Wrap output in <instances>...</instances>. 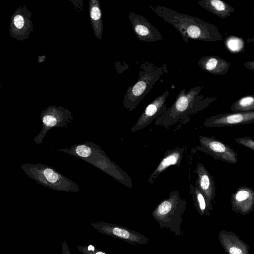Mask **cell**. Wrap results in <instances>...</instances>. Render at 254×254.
Listing matches in <instances>:
<instances>
[{
  "label": "cell",
  "instance_id": "obj_19",
  "mask_svg": "<svg viewBox=\"0 0 254 254\" xmlns=\"http://www.w3.org/2000/svg\"><path fill=\"white\" fill-rule=\"evenodd\" d=\"M254 192L252 188L241 186L233 195V199L237 204L251 203L254 198Z\"/></svg>",
  "mask_w": 254,
  "mask_h": 254
},
{
  "label": "cell",
  "instance_id": "obj_3",
  "mask_svg": "<svg viewBox=\"0 0 254 254\" xmlns=\"http://www.w3.org/2000/svg\"><path fill=\"white\" fill-rule=\"evenodd\" d=\"M167 72L166 64L157 66L153 63L143 61L140 65L137 82L128 88L124 96L123 107L129 113L135 109L153 86Z\"/></svg>",
  "mask_w": 254,
  "mask_h": 254
},
{
  "label": "cell",
  "instance_id": "obj_12",
  "mask_svg": "<svg viewBox=\"0 0 254 254\" xmlns=\"http://www.w3.org/2000/svg\"><path fill=\"white\" fill-rule=\"evenodd\" d=\"M254 122V110L245 112L223 114L207 119L205 126L221 127Z\"/></svg>",
  "mask_w": 254,
  "mask_h": 254
},
{
  "label": "cell",
  "instance_id": "obj_27",
  "mask_svg": "<svg viewBox=\"0 0 254 254\" xmlns=\"http://www.w3.org/2000/svg\"><path fill=\"white\" fill-rule=\"evenodd\" d=\"M245 66L249 69L252 70V71H254V61H250L248 62L244 63Z\"/></svg>",
  "mask_w": 254,
  "mask_h": 254
},
{
  "label": "cell",
  "instance_id": "obj_22",
  "mask_svg": "<svg viewBox=\"0 0 254 254\" xmlns=\"http://www.w3.org/2000/svg\"><path fill=\"white\" fill-rule=\"evenodd\" d=\"M77 250L83 254H107L92 245H78Z\"/></svg>",
  "mask_w": 254,
  "mask_h": 254
},
{
  "label": "cell",
  "instance_id": "obj_1",
  "mask_svg": "<svg viewBox=\"0 0 254 254\" xmlns=\"http://www.w3.org/2000/svg\"><path fill=\"white\" fill-rule=\"evenodd\" d=\"M149 7L159 17L173 26L186 42L189 39L206 42L223 40L219 29L212 23L164 6L150 5Z\"/></svg>",
  "mask_w": 254,
  "mask_h": 254
},
{
  "label": "cell",
  "instance_id": "obj_18",
  "mask_svg": "<svg viewBox=\"0 0 254 254\" xmlns=\"http://www.w3.org/2000/svg\"><path fill=\"white\" fill-rule=\"evenodd\" d=\"M230 109L234 113L245 112L254 111V96L248 95L239 99L232 105Z\"/></svg>",
  "mask_w": 254,
  "mask_h": 254
},
{
  "label": "cell",
  "instance_id": "obj_10",
  "mask_svg": "<svg viewBox=\"0 0 254 254\" xmlns=\"http://www.w3.org/2000/svg\"><path fill=\"white\" fill-rule=\"evenodd\" d=\"M128 18L134 33L140 41L154 42L163 40L159 31L143 16L130 12Z\"/></svg>",
  "mask_w": 254,
  "mask_h": 254
},
{
  "label": "cell",
  "instance_id": "obj_20",
  "mask_svg": "<svg viewBox=\"0 0 254 254\" xmlns=\"http://www.w3.org/2000/svg\"><path fill=\"white\" fill-rule=\"evenodd\" d=\"M224 43L226 48L232 53H238L244 51V40L240 37L229 36L225 39Z\"/></svg>",
  "mask_w": 254,
  "mask_h": 254
},
{
  "label": "cell",
  "instance_id": "obj_9",
  "mask_svg": "<svg viewBox=\"0 0 254 254\" xmlns=\"http://www.w3.org/2000/svg\"><path fill=\"white\" fill-rule=\"evenodd\" d=\"M199 141L203 151L215 158L231 164L237 161V153L234 150L213 137L200 136Z\"/></svg>",
  "mask_w": 254,
  "mask_h": 254
},
{
  "label": "cell",
  "instance_id": "obj_16",
  "mask_svg": "<svg viewBox=\"0 0 254 254\" xmlns=\"http://www.w3.org/2000/svg\"><path fill=\"white\" fill-rule=\"evenodd\" d=\"M89 12L91 25L95 37L101 40L103 33V19L100 2L98 0H90Z\"/></svg>",
  "mask_w": 254,
  "mask_h": 254
},
{
  "label": "cell",
  "instance_id": "obj_7",
  "mask_svg": "<svg viewBox=\"0 0 254 254\" xmlns=\"http://www.w3.org/2000/svg\"><path fill=\"white\" fill-rule=\"evenodd\" d=\"M32 12L25 5L19 6L11 16L9 25L10 36L19 41H23L29 37L33 31Z\"/></svg>",
  "mask_w": 254,
  "mask_h": 254
},
{
  "label": "cell",
  "instance_id": "obj_8",
  "mask_svg": "<svg viewBox=\"0 0 254 254\" xmlns=\"http://www.w3.org/2000/svg\"><path fill=\"white\" fill-rule=\"evenodd\" d=\"M90 225L98 232L130 244H143L146 239L142 235L128 228L105 222L91 223Z\"/></svg>",
  "mask_w": 254,
  "mask_h": 254
},
{
  "label": "cell",
  "instance_id": "obj_2",
  "mask_svg": "<svg viewBox=\"0 0 254 254\" xmlns=\"http://www.w3.org/2000/svg\"><path fill=\"white\" fill-rule=\"evenodd\" d=\"M58 150L89 163L127 187L131 189L133 186L130 177L110 160L105 152L95 143L86 141Z\"/></svg>",
  "mask_w": 254,
  "mask_h": 254
},
{
  "label": "cell",
  "instance_id": "obj_15",
  "mask_svg": "<svg viewBox=\"0 0 254 254\" xmlns=\"http://www.w3.org/2000/svg\"><path fill=\"white\" fill-rule=\"evenodd\" d=\"M198 5L209 12L225 19L235 12V9L227 2L220 0H200Z\"/></svg>",
  "mask_w": 254,
  "mask_h": 254
},
{
  "label": "cell",
  "instance_id": "obj_11",
  "mask_svg": "<svg viewBox=\"0 0 254 254\" xmlns=\"http://www.w3.org/2000/svg\"><path fill=\"white\" fill-rule=\"evenodd\" d=\"M169 95V91L164 92L146 107L136 123L131 128L130 131L132 133L144 128L155 118L165 111L167 109L165 102Z\"/></svg>",
  "mask_w": 254,
  "mask_h": 254
},
{
  "label": "cell",
  "instance_id": "obj_23",
  "mask_svg": "<svg viewBox=\"0 0 254 254\" xmlns=\"http://www.w3.org/2000/svg\"><path fill=\"white\" fill-rule=\"evenodd\" d=\"M235 140L239 144L243 145L253 151L254 150V141L252 138L245 137L235 138Z\"/></svg>",
  "mask_w": 254,
  "mask_h": 254
},
{
  "label": "cell",
  "instance_id": "obj_6",
  "mask_svg": "<svg viewBox=\"0 0 254 254\" xmlns=\"http://www.w3.org/2000/svg\"><path fill=\"white\" fill-rule=\"evenodd\" d=\"M42 128L33 139L37 145H40L47 132L54 127H68L74 122L72 112L62 106L50 105L43 110L40 114Z\"/></svg>",
  "mask_w": 254,
  "mask_h": 254
},
{
  "label": "cell",
  "instance_id": "obj_4",
  "mask_svg": "<svg viewBox=\"0 0 254 254\" xmlns=\"http://www.w3.org/2000/svg\"><path fill=\"white\" fill-rule=\"evenodd\" d=\"M21 168L30 178L44 187L61 192H77L78 185L53 167L41 163H24Z\"/></svg>",
  "mask_w": 254,
  "mask_h": 254
},
{
  "label": "cell",
  "instance_id": "obj_14",
  "mask_svg": "<svg viewBox=\"0 0 254 254\" xmlns=\"http://www.w3.org/2000/svg\"><path fill=\"white\" fill-rule=\"evenodd\" d=\"M198 174L197 186L204 196L211 200L215 196V186L212 176L203 164L199 163L196 168Z\"/></svg>",
  "mask_w": 254,
  "mask_h": 254
},
{
  "label": "cell",
  "instance_id": "obj_13",
  "mask_svg": "<svg viewBox=\"0 0 254 254\" xmlns=\"http://www.w3.org/2000/svg\"><path fill=\"white\" fill-rule=\"evenodd\" d=\"M198 65L207 72L215 75H224L227 73L231 64L218 56L208 55L201 57Z\"/></svg>",
  "mask_w": 254,
  "mask_h": 254
},
{
  "label": "cell",
  "instance_id": "obj_24",
  "mask_svg": "<svg viewBox=\"0 0 254 254\" xmlns=\"http://www.w3.org/2000/svg\"><path fill=\"white\" fill-rule=\"evenodd\" d=\"M197 200L199 203V206L201 210H205L206 208V203L204 196L200 191L197 186L194 187L193 189Z\"/></svg>",
  "mask_w": 254,
  "mask_h": 254
},
{
  "label": "cell",
  "instance_id": "obj_28",
  "mask_svg": "<svg viewBox=\"0 0 254 254\" xmlns=\"http://www.w3.org/2000/svg\"><path fill=\"white\" fill-rule=\"evenodd\" d=\"M46 57L44 55L43 56H39L38 57V63H41L44 61Z\"/></svg>",
  "mask_w": 254,
  "mask_h": 254
},
{
  "label": "cell",
  "instance_id": "obj_5",
  "mask_svg": "<svg viewBox=\"0 0 254 254\" xmlns=\"http://www.w3.org/2000/svg\"><path fill=\"white\" fill-rule=\"evenodd\" d=\"M202 88V87L197 86L188 91L185 88L182 89L178 94L173 105L170 108L166 109L162 113L165 116L175 118L206 107L215 100V98H204L203 95H200Z\"/></svg>",
  "mask_w": 254,
  "mask_h": 254
},
{
  "label": "cell",
  "instance_id": "obj_26",
  "mask_svg": "<svg viewBox=\"0 0 254 254\" xmlns=\"http://www.w3.org/2000/svg\"><path fill=\"white\" fill-rule=\"evenodd\" d=\"M230 254H243L242 250L237 247H232L229 249Z\"/></svg>",
  "mask_w": 254,
  "mask_h": 254
},
{
  "label": "cell",
  "instance_id": "obj_25",
  "mask_svg": "<svg viewBox=\"0 0 254 254\" xmlns=\"http://www.w3.org/2000/svg\"><path fill=\"white\" fill-rule=\"evenodd\" d=\"M62 254H71L69 246L65 241H64L62 244Z\"/></svg>",
  "mask_w": 254,
  "mask_h": 254
},
{
  "label": "cell",
  "instance_id": "obj_29",
  "mask_svg": "<svg viewBox=\"0 0 254 254\" xmlns=\"http://www.w3.org/2000/svg\"><path fill=\"white\" fill-rule=\"evenodd\" d=\"M2 89V86L0 84V91H1Z\"/></svg>",
  "mask_w": 254,
  "mask_h": 254
},
{
  "label": "cell",
  "instance_id": "obj_21",
  "mask_svg": "<svg viewBox=\"0 0 254 254\" xmlns=\"http://www.w3.org/2000/svg\"><path fill=\"white\" fill-rule=\"evenodd\" d=\"M173 198L170 197L169 199L163 201L158 205L156 211L159 215H165L171 211L174 201Z\"/></svg>",
  "mask_w": 254,
  "mask_h": 254
},
{
  "label": "cell",
  "instance_id": "obj_17",
  "mask_svg": "<svg viewBox=\"0 0 254 254\" xmlns=\"http://www.w3.org/2000/svg\"><path fill=\"white\" fill-rule=\"evenodd\" d=\"M182 149H173L166 154L154 172L151 174L148 182L152 184L162 172L171 165L177 164L182 158Z\"/></svg>",
  "mask_w": 254,
  "mask_h": 254
}]
</instances>
